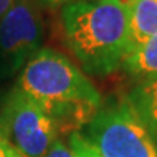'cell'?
<instances>
[{
  "mask_svg": "<svg viewBox=\"0 0 157 157\" xmlns=\"http://www.w3.org/2000/svg\"><path fill=\"white\" fill-rule=\"evenodd\" d=\"M42 5L48 6V7H56V6H67L70 3H76L80 0H39Z\"/></svg>",
  "mask_w": 157,
  "mask_h": 157,
  "instance_id": "7c38bea8",
  "label": "cell"
},
{
  "mask_svg": "<svg viewBox=\"0 0 157 157\" xmlns=\"http://www.w3.org/2000/svg\"><path fill=\"white\" fill-rule=\"evenodd\" d=\"M0 157H19L15 148L0 135Z\"/></svg>",
  "mask_w": 157,
  "mask_h": 157,
  "instance_id": "8fae6325",
  "label": "cell"
},
{
  "mask_svg": "<svg viewBox=\"0 0 157 157\" xmlns=\"http://www.w3.org/2000/svg\"><path fill=\"white\" fill-rule=\"evenodd\" d=\"M84 137L101 157H157L154 137L128 99L101 106Z\"/></svg>",
  "mask_w": 157,
  "mask_h": 157,
  "instance_id": "3957f363",
  "label": "cell"
},
{
  "mask_svg": "<svg viewBox=\"0 0 157 157\" xmlns=\"http://www.w3.org/2000/svg\"><path fill=\"white\" fill-rule=\"evenodd\" d=\"M153 137H157V77L141 82L127 98Z\"/></svg>",
  "mask_w": 157,
  "mask_h": 157,
  "instance_id": "52a82bcc",
  "label": "cell"
},
{
  "mask_svg": "<svg viewBox=\"0 0 157 157\" xmlns=\"http://www.w3.org/2000/svg\"><path fill=\"white\" fill-rule=\"evenodd\" d=\"M67 45L86 71H115L128 51V10L122 0H80L64 6Z\"/></svg>",
  "mask_w": 157,
  "mask_h": 157,
  "instance_id": "7a4b0ae2",
  "label": "cell"
},
{
  "mask_svg": "<svg viewBox=\"0 0 157 157\" xmlns=\"http://www.w3.org/2000/svg\"><path fill=\"white\" fill-rule=\"evenodd\" d=\"M42 17L34 0H16L0 21V48L12 58L13 67H21L39 51Z\"/></svg>",
  "mask_w": 157,
  "mask_h": 157,
  "instance_id": "5b68a950",
  "label": "cell"
},
{
  "mask_svg": "<svg viewBox=\"0 0 157 157\" xmlns=\"http://www.w3.org/2000/svg\"><path fill=\"white\" fill-rule=\"evenodd\" d=\"M128 51L127 56L157 35V0H127Z\"/></svg>",
  "mask_w": 157,
  "mask_h": 157,
  "instance_id": "8992f818",
  "label": "cell"
},
{
  "mask_svg": "<svg viewBox=\"0 0 157 157\" xmlns=\"http://www.w3.org/2000/svg\"><path fill=\"white\" fill-rule=\"evenodd\" d=\"M17 87L52 118L58 132H76L102 106L101 93L89 78L51 48H41L29 58Z\"/></svg>",
  "mask_w": 157,
  "mask_h": 157,
  "instance_id": "6da1fadb",
  "label": "cell"
},
{
  "mask_svg": "<svg viewBox=\"0 0 157 157\" xmlns=\"http://www.w3.org/2000/svg\"><path fill=\"white\" fill-rule=\"evenodd\" d=\"M68 146L73 150L76 157H101V154L86 140V137L78 131L68 135Z\"/></svg>",
  "mask_w": 157,
  "mask_h": 157,
  "instance_id": "9c48e42d",
  "label": "cell"
},
{
  "mask_svg": "<svg viewBox=\"0 0 157 157\" xmlns=\"http://www.w3.org/2000/svg\"><path fill=\"white\" fill-rule=\"evenodd\" d=\"M15 2L16 0H0V21L9 12V9H10L12 6L15 5Z\"/></svg>",
  "mask_w": 157,
  "mask_h": 157,
  "instance_id": "4fadbf2b",
  "label": "cell"
},
{
  "mask_svg": "<svg viewBox=\"0 0 157 157\" xmlns=\"http://www.w3.org/2000/svg\"><path fill=\"white\" fill-rule=\"evenodd\" d=\"M0 135L19 157H45L57 140L58 129L52 118L16 87L0 115Z\"/></svg>",
  "mask_w": 157,
  "mask_h": 157,
  "instance_id": "277c9868",
  "label": "cell"
},
{
  "mask_svg": "<svg viewBox=\"0 0 157 157\" xmlns=\"http://www.w3.org/2000/svg\"><path fill=\"white\" fill-rule=\"evenodd\" d=\"M45 157H76L73 150L70 148L68 144H64L61 140L57 138L54 144L50 147V150L47 151Z\"/></svg>",
  "mask_w": 157,
  "mask_h": 157,
  "instance_id": "30bf717a",
  "label": "cell"
},
{
  "mask_svg": "<svg viewBox=\"0 0 157 157\" xmlns=\"http://www.w3.org/2000/svg\"><path fill=\"white\" fill-rule=\"evenodd\" d=\"M121 66L143 82L157 77V35L128 54Z\"/></svg>",
  "mask_w": 157,
  "mask_h": 157,
  "instance_id": "ba28073f",
  "label": "cell"
}]
</instances>
